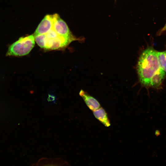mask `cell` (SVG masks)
<instances>
[{"mask_svg":"<svg viewBox=\"0 0 166 166\" xmlns=\"http://www.w3.org/2000/svg\"><path fill=\"white\" fill-rule=\"evenodd\" d=\"M166 31V23L164 26L160 30H159L157 33V34L159 35H160Z\"/></svg>","mask_w":166,"mask_h":166,"instance_id":"9","label":"cell"},{"mask_svg":"<svg viewBox=\"0 0 166 166\" xmlns=\"http://www.w3.org/2000/svg\"><path fill=\"white\" fill-rule=\"evenodd\" d=\"M95 117L106 127H109L110 123L108 114L105 110L102 107L93 111Z\"/></svg>","mask_w":166,"mask_h":166,"instance_id":"6","label":"cell"},{"mask_svg":"<svg viewBox=\"0 0 166 166\" xmlns=\"http://www.w3.org/2000/svg\"><path fill=\"white\" fill-rule=\"evenodd\" d=\"M35 39L33 34L21 37L10 45L6 56H22L28 54L34 48Z\"/></svg>","mask_w":166,"mask_h":166,"instance_id":"2","label":"cell"},{"mask_svg":"<svg viewBox=\"0 0 166 166\" xmlns=\"http://www.w3.org/2000/svg\"><path fill=\"white\" fill-rule=\"evenodd\" d=\"M54 17L55 14L45 16L37 27L34 36L46 33L52 27Z\"/></svg>","mask_w":166,"mask_h":166,"instance_id":"4","label":"cell"},{"mask_svg":"<svg viewBox=\"0 0 166 166\" xmlns=\"http://www.w3.org/2000/svg\"><path fill=\"white\" fill-rule=\"evenodd\" d=\"M165 76V72L160 69L151 79L149 86L158 88L160 86Z\"/></svg>","mask_w":166,"mask_h":166,"instance_id":"7","label":"cell"},{"mask_svg":"<svg viewBox=\"0 0 166 166\" xmlns=\"http://www.w3.org/2000/svg\"><path fill=\"white\" fill-rule=\"evenodd\" d=\"M53 27L57 34L60 36L73 41L77 39L71 33L65 22L57 14H55Z\"/></svg>","mask_w":166,"mask_h":166,"instance_id":"3","label":"cell"},{"mask_svg":"<svg viewBox=\"0 0 166 166\" xmlns=\"http://www.w3.org/2000/svg\"><path fill=\"white\" fill-rule=\"evenodd\" d=\"M157 55L160 68L166 72V50L161 52H157Z\"/></svg>","mask_w":166,"mask_h":166,"instance_id":"8","label":"cell"},{"mask_svg":"<svg viewBox=\"0 0 166 166\" xmlns=\"http://www.w3.org/2000/svg\"><path fill=\"white\" fill-rule=\"evenodd\" d=\"M160 69L157 51L151 47L144 50L139 57L137 66L141 84L145 86H149L151 79Z\"/></svg>","mask_w":166,"mask_h":166,"instance_id":"1","label":"cell"},{"mask_svg":"<svg viewBox=\"0 0 166 166\" xmlns=\"http://www.w3.org/2000/svg\"><path fill=\"white\" fill-rule=\"evenodd\" d=\"M79 95L82 98L88 107L92 111L95 110L100 107V104L99 102L83 90L80 91Z\"/></svg>","mask_w":166,"mask_h":166,"instance_id":"5","label":"cell"},{"mask_svg":"<svg viewBox=\"0 0 166 166\" xmlns=\"http://www.w3.org/2000/svg\"><path fill=\"white\" fill-rule=\"evenodd\" d=\"M55 100V97L54 96L49 95L48 99V100L49 101H53Z\"/></svg>","mask_w":166,"mask_h":166,"instance_id":"10","label":"cell"}]
</instances>
